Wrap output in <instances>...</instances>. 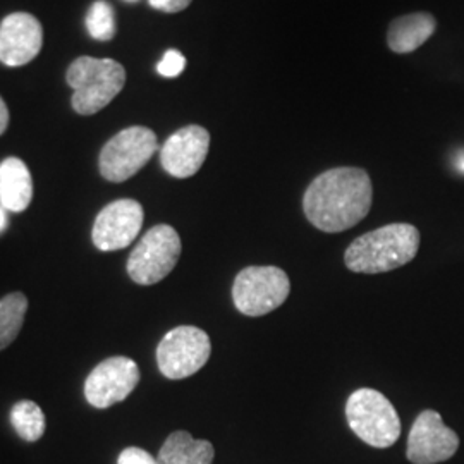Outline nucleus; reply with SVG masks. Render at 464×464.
<instances>
[{"mask_svg":"<svg viewBox=\"0 0 464 464\" xmlns=\"http://www.w3.org/2000/svg\"><path fill=\"white\" fill-rule=\"evenodd\" d=\"M373 201L368 172L337 167L315 178L303 197L306 218L324 232H343L362 222Z\"/></svg>","mask_w":464,"mask_h":464,"instance_id":"obj_1","label":"nucleus"},{"mask_svg":"<svg viewBox=\"0 0 464 464\" xmlns=\"http://www.w3.org/2000/svg\"><path fill=\"white\" fill-rule=\"evenodd\" d=\"M420 248V231L411 224H389L354 239L344 253L349 270L382 274L410 264Z\"/></svg>","mask_w":464,"mask_h":464,"instance_id":"obj_2","label":"nucleus"},{"mask_svg":"<svg viewBox=\"0 0 464 464\" xmlns=\"http://www.w3.org/2000/svg\"><path fill=\"white\" fill-rule=\"evenodd\" d=\"M66 80L74 90L72 109L82 116H93L121 93L126 71L112 59L80 57L67 69Z\"/></svg>","mask_w":464,"mask_h":464,"instance_id":"obj_3","label":"nucleus"},{"mask_svg":"<svg viewBox=\"0 0 464 464\" xmlns=\"http://www.w3.org/2000/svg\"><path fill=\"white\" fill-rule=\"evenodd\" d=\"M346 418L351 430L372 448H391L401 437L398 411L379 391H354L346 402Z\"/></svg>","mask_w":464,"mask_h":464,"instance_id":"obj_4","label":"nucleus"},{"mask_svg":"<svg viewBox=\"0 0 464 464\" xmlns=\"http://www.w3.org/2000/svg\"><path fill=\"white\" fill-rule=\"evenodd\" d=\"M181 237L167 224L151 227L128 258V274L140 285L164 281L181 256Z\"/></svg>","mask_w":464,"mask_h":464,"instance_id":"obj_5","label":"nucleus"},{"mask_svg":"<svg viewBox=\"0 0 464 464\" xmlns=\"http://www.w3.org/2000/svg\"><path fill=\"white\" fill-rule=\"evenodd\" d=\"M289 291V277L279 266H248L236 276L232 299L243 315L264 316L277 310Z\"/></svg>","mask_w":464,"mask_h":464,"instance_id":"obj_6","label":"nucleus"},{"mask_svg":"<svg viewBox=\"0 0 464 464\" xmlns=\"http://www.w3.org/2000/svg\"><path fill=\"white\" fill-rule=\"evenodd\" d=\"M157 150V134L151 130L143 126L126 128L100 151V174L111 183H124L149 164Z\"/></svg>","mask_w":464,"mask_h":464,"instance_id":"obj_7","label":"nucleus"},{"mask_svg":"<svg viewBox=\"0 0 464 464\" xmlns=\"http://www.w3.org/2000/svg\"><path fill=\"white\" fill-rule=\"evenodd\" d=\"M212 343L207 332L191 325H181L167 332L157 348V365L170 381H181L195 375L207 365Z\"/></svg>","mask_w":464,"mask_h":464,"instance_id":"obj_8","label":"nucleus"},{"mask_svg":"<svg viewBox=\"0 0 464 464\" xmlns=\"http://www.w3.org/2000/svg\"><path fill=\"white\" fill-rule=\"evenodd\" d=\"M138 382L140 368L131 358H107L92 370L84 382V398L93 408L105 410L128 398Z\"/></svg>","mask_w":464,"mask_h":464,"instance_id":"obj_9","label":"nucleus"},{"mask_svg":"<svg viewBox=\"0 0 464 464\" xmlns=\"http://www.w3.org/2000/svg\"><path fill=\"white\" fill-rule=\"evenodd\" d=\"M458 433L449 429L437 411L427 410L418 415L411 427L406 456L413 464L444 463L458 452Z\"/></svg>","mask_w":464,"mask_h":464,"instance_id":"obj_10","label":"nucleus"},{"mask_svg":"<svg viewBox=\"0 0 464 464\" xmlns=\"http://www.w3.org/2000/svg\"><path fill=\"white\" fill-rule=\"evenodd\" d=\"M143 207L136 199H117L100 210L92 239L100 251L128 248L143 226Z\"/></svg>","mask_w":464,"mask_h":464,"instance_id":"obj_11","label":"nucleus"},{"mask_svg":"<svg viewBox=\"0 0 464 464\" xmlns=\"http://www.w3.org/2000/svg\"><path fill=\"white\" fill-rule=\"evenodd\" d=\"M210 149V134L197 124L169 136L160 149V164L167 174L178 179L191 178L198 172Z\"/></svg>","mask_w":464,"mask_h":464,"instance_id":"obj_12","label":"nucleus"},{"mask_svg":"<svg viewBox=\"0 0 464 464\" xmlns=\"http://www.w3.org/2000/svg\"><path fill=\"white\" fill-rule=\"evenodd\" d=\"M44 45V30L36 17L14 13L0 24V63L19 67L32 63Z\"/></svg>","mask_w":464,"mask_h":464,"instance_id":"obj_13","label":"nucleus"},{"mask_svg":"<svg viewBox=\"0 0 464 464\" xmlns=\"http://www.w3.org/2000/svg\"><path fill=\"white\" fill-rule=\"evenodd\" d=\"M34 198V179L26 164L9 157L0 164V205L11 212H24Z\"/></svg>","mask_w":464,"mask_h":464,"instance_id":"obj_14","label":"nucleus"},{"mask_svg":"<svg viewBox=\"0 0 464 464\" xmlns=\"http://www.w3.org/2000/svg\"><path fill=\"white\" fill-rule=\"evenodd\" d=\"M437 21L429 13H413L391 23L387 44L396 53H411L427 44L435 34Z\"/></svg>","mask_w":464,"mask_h":464,"instance_id":"obj_15","label":"nucleus"},{"mask_svg":"<svg viewBox=\"0 0 464 464\" xmlns=\"http://www.w3.org/2000/svg\"><path fill=\"white\" fill-rule=\"evenodd\" d=\"M216 450L208 440H197L188 431L178 430L167 437L157 456L159 464H212Z\"/></svg>","mask_w":464,"mask_h":464,"instance_id":"obj_16","label":"nucleus"},{"mask_svg":"<svg viewBox=\"0 0 464 464\" xmlns=\"http://www.w3.org/2000/svg\"><path fill=\"white\" fill-rule=\"evenodd\" d=\"M28 310V299L23 293H13L0 299V351L7 348L21 331Z\"/></svg>","mask_w":464,"mask_h":464,"instance_id":"obj_17","label":"nucleus"},{"mask_svg":"<svg viewBox=\"0 0 464 464\" xmlns=\"http://www.w3.org/2000/svg\"><path fill=\"white\" fill-rule=\"evenodd\" d=\"M11 421L17 435L26 442H36L45 433V415L34 401H19L11 410Z\"/></svg>","mask_w":464,"mask_h":464,"instance_id":"obj_18","label":"nucleus"},{"mask_svg":"<svg viewBox=\"0 0 464 464\" xmlns=\"http://www.w3.org/2000/svg\"><path fill=\"white\" fill-rule=\"evenodd\" d=\"M86 30L92 38L100 42L112 40L116 34L114 7L105 0L93 2L86 14Z\"/></svg>","mask_w":464,"mask_h":464,"instance_id":"obj_19","label":"nucleus"},{"mask_svg":"<svg viewBox=\"0 0 464 464\" xmlns=\"http://www.w3.org/2000/svg\"><path fill=\"white\" fill-rule=\"evenodd\" d=\"M184 67H186V59L183 53L178 50H167L162 61L157 66V71L164 78H176L183 72Z\"/></svg>","mask_w":464,"mask_h":464,"instance_id":"obj_20","label":"nucleus"},{"mask_svg":"<svg viewBox=\"0 0 464 464\" xmlns=\"http://www.w3.org/2000/svg\"><path fill=\"white\" fill-rule=\"evenodd\" d=\"M117 464H159L157 458H153L145 449H124L117 459Z\"/></svg>","mask_w":464,"mask_h":464,"instance_id":"obj_21","label":"nucleus"},{"mask_svg":"<svg viewBox=\"0 0 464 464\" xmlns=\"http://www.w3.org/2000/svg\"><path fill=\"white\" fill-rule=\"evenodd\" d=\"M149 4L160 13L174 14V13L184 11L191 4V0H149Z\"/></svg>","mask_w":464,"mask_h":464,"instance_id":"obj_22","label":"nucleus"},{"mask_svg":"<svg viewBox=\"0 0 464 464\" xmlns=\"http://www.w3.org/2000/svg\"><path fill=\"white\" fill-rule=\"evenodd\" d=\"M7 126H9V111H7L5 102L0 97V134H4Z\"/></svg>","mask_w":464,"mask_h":464,"instance_id":"obj_23","label":"nucleus"},{"mask_svg":"<svg viewBox=\"0 0 464 464\" xmlns=\"http://www.w3.org/2000/svg\"><path fill=\"white\" fill-rule=\"evenodd\" d=\"M5 224H7V218H5V212L0 208V231L5 227Z\"/></svg>","mask_w":464,"mask_h":464,"instance_id":"obj_24","label":"nucleus"},{"mask_svg":"<svg viewBox=\"0 0 464 464\" xmlns=\"http://www.w3.org/2000/svg\"><path fill=\"white\" fill-rule=\"evenodd\" d=\"M124 2H130V4H134V2H138V0H124Z\"/></svg>","mask_w":464,"mask_h":464,"instance_id":"obj_25","label":"nucleus"}]
</instances>
